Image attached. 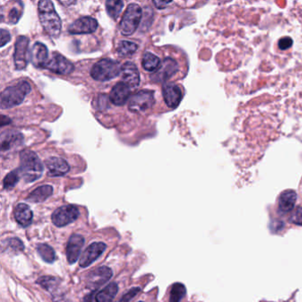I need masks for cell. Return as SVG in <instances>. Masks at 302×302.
I'll list each match as a JSON object with an SVG mask.
<instances>
[{"instance_id":"38","label":"cell","mask_w":302,"mask_h":302,"mask_svg":"<svg viewBox=\"0 0 302 302\" xmlns=\"http://www.w3.org/2000/svg\"><path fill=\"white\" fill-rule=\"evenodd\" d=\"M171 2H163V1H154V4L159 9H162V8H165L166 6H168Z\"/></svg>"},{"instance_id":"10","label":"cell","mask_w":302,"mask_h":302,"mask_svg":"<svg viewBox=\"0 0 302 302\" xmlns=\"http://www.w3.org/2000/svg\"><path fill=\"white\" fill-rule=\"evenodd\" d=\"M112 271L106 266L97 268L94 271H91L86 278L87 287L92 290L99 288L105 285L110 278H112Z\"/></svg>"},{"instance_id":"3","label":"cell","mask_w":302,"mask_h":302,"mask_svg":"<svg viewBox=\"0 0 302 302\" xmlns=\"http://www.w3.org/2000/svg\"><path fill=\"white\" fill-rule=\"evenodd\" d=\"M30 91L31 86L27 81L19 82L15 85L7 87L1 94V108H11L20 105Z\"/></svg>"},{"instance_id":"6","label":"cell","mask_w":302,"mask_h":302,"mask_svg":"<svg viewBox=\"0 0 302 302\" xmlns=\"http://www.w3.org/2000/svg\"><path fill=\"white\" fill-rule=\"evenodd\" d=\"M155 92L149 90H143L131 96L129 101V109L131 112H145L155 105Z\"/></svg>"},{"instance_id":"9","label":"cell","mask_w":302,"mask_h":302,"mask_svg":"<svg viewBox=\"0 0 302 302\" xmlns=\"http://www.w3.org/2000/svg\"><path fill=\"white\" fill-rule=\"evenodd\" d=\"M29 40L27 36H19L14 47V62L17 70H22L28 65V49Z\"/></svg>"},{"instance_id":"20","label":"cell","mask_w":302,"mask_h":302,"mask_svg":"<svg viewBox=\"0 0 302 302\" xmlns=\"http://www.w3.org/2000/svg\"><path fill=\"white\" fill-rule=\"evenodd\" d=\"M130 88L124 83H118L110 92L109 99L114 105H123L130 100Z\"/></svg>"},{"instance_id":"13","label":"cell","mask_w":302,"mask_h":302,"mask_svg":"<svg viewBox=\"0 0 302 302\" xmlns=\"http://www.w3.org/2000/svg\"><path fill=\"white\" fill-rule=\"evenodd\" d=\"M105 248H106V245L105 243L94 242L91 244L82 254L80 261H79L80 266L82 268L89 267L99 257L101 256V254L104 253Z\"/></svg>"},{"instance_id":"22","label":"cell","mask_w":302,"mask_h":302,"mask_svg":"<svg viewBox=\"0 0 302 302\" xmlns=\"http://www.w3.org/2000/svg\"><path fill=\"white\" fill-rule=\"evenodd\" d=\"M297 201V194L294 191H285L279 198L278 208L282 213H288L293 209Z\"/></svg>"},{"instance_id":"29","label":"cell","mask_w":302,"mask_h":302,"mask_svg":"<svg viewBox=\"0 0 302 302\" xmlns=\"http://www.w3.org/2000/svg\"><path fill=\"white\" fill-rule=\"evenodd\" d=\"M186 293V289L183 284L176 283L172 285L169 296V302H180Z\"/></svg>"},{"instance_id":"12","label":"cell","mask_w":302,"mask_h":302,"mask_svg":"<svg viewBox=\"0 0 302 302\" xmlns=\"http://www.w3.org/2000/svg\"><path fill=\"white\" fill-rule=\"evenodd\" d=\"M178 70L179 67L176 60H173L171 58H166L158 70L152 74L151 79L154 82L162 83L172 78Z\"/></svg>"},{"instance_id":"35","label":"cell","mask_w":302,"mask_h":302,"mask_svg":"<svg viewBox=\"0 0 302 302\" xmlns=\"http://www.w3.org/2000/svg\"><path fill=\"white\" fill-rule=\"evenodd\" d=\"M291 221L295 224L302 225V207H299L292 214Z\"/></svg>"},{"instance_id":"27","label":"cell","mask_w":302,"mask_h":302,"mask_svg":"<svg viewBox=\"0 0 302 302\" xmlns=\"http://www.w3.org/2000/svg\"><path fill=\"white\" fill-rule=\"evenodd\" d=\"M124 6L123 1L121 0H108L105 2V9L110 17L112 19H117L121 12L123 10Z\"/></svg>"},{"instance_id":"34","label":"cell","mask_w":302,"mask_h":302,"mask_svg":"<svg viewBox=\"0 0 302 302\" xmlns=\"http://www.w3.org/2000/svg\"><path fill=\"white\" fill-rule=\"evenodd\" d=\"M278 46H279V48L281 50H287L289 48H291L292 46V39L289 37V36L283 37V39H280Z\"/></svg>"},{"instance_id":"26","label":"cell","mask_w":302,"mask_h":302,"mask_svg":"<svg viewBox=\"0 0 302 302\" xmlns=\"http://www.w3.org/2000/svg\"><path fill=\"white\" fill-rule=\"evenodd\" d=\"M36 251L43 260L47 263H53L56 259L55 252H54L53 247L46 245V244H39L36 246Z\"/></svg>"},{"instance_id":"40","label":"cell","mask_w":302,"mask_h":302,"mask_svg":"<svg viewBox=\"0 0 302 302\" xmlns=\"http://www.w3.org/2000/svg\"><path fill=\"white\" fill-rule=\"evenodd\" d=\"M138 302H143V301H138Z\"/></svg>"},{"instance_id":"30","label":"cell","mask_w":302,"mask_h":302,"mask_svg":"<svg viewBox=\"0 0 302 302\" xmlns=\"http://www.w3.org/2000/svg\"><path fill=\"white\" fill-rule=\"evenodd\" d=\"M22 137L21 134H8V135H2L1 138V149L2 151H7L9 150L13 144H15L16 142H20Z\"/></svg>"},{"instance_id":"23","label":"cell","mask_w":302,"mask_h":302,"mask_svg":"<svg viewBox=\"0 0 302 302\" xmlns=\"http://www.w3.org/2000/svg\"><path fill=\"white\" fill-rule=\"evenodd\" d=\"M53 189L51 185H43L39 186L33 191L26 199L32 203H41L46 201L53 194Z\"/></svg>"},{"instance_id":"25","label":"cell","mask_w":302,"mask_h":302,"mask_svg":"<svg viewBox=\"0 0 302 302\" xmlns=\"http://www.w3.org/2000/svg\"><path fill=\"white\" fill-rule=\"evenodd\" d=\"M161 60L154 53H145L142 60V66L144 70L156 72L161 67Z\"/></svg>"},{"instance_id":"5","label":"cell","mask_w":302,"mask_h":302,"mask_svg":"<svg viewBox=\"0 0 302 302\" xmlns=\"http://www.w3.org/2000/svg\"><path fill=\"white\" fill-rule=\"evenodd\" d=\"M142 18V9L137 4H130L127 7L120 23V29L124 35H131L137 30Z\"/></svg>"},{"instance_id":"31","label":"cell","mask_w":302,"mask_h":302,"mask_svg":"<svg viewBox=\"0 0 302 302\" xmlns=\"http://www.w3.org/2000/svg\"><path fill=\"white\" fill-rule=\"evenodd\" d=\"M21 176V173H20L19 169L8 173L3 180L4 188L6 190H11L12 188H14L17 184L18 182L20 181Z\"/></svg>"},{"instance_id":"17","label":"cell","mask_w":302,"mask_h":302,"mask_svg":"<svg viewBox=\"0 0 302 302\" xmlns=\"http://www.w3.org/2000/svg\"><path fill=\"white\" fill-rule=\"evenodd\" d=\"M85 244V238L79 234H73L68 239L67 245V259L68 263L74 264L78 261Z\"/></svg>"},{"instance_id":"32","label":"cell","mask_w":302,"mask_h":302,"mask_svg":"<svg viewBox=\"0 0 302 302\" xmlns=\"http://www.w3.org/2000/svg\"><path fill=\"white\" fill-rule=\"evenodd\" d=\"M137 46L133 42L122 41L118 46V54L121 56H130L137 52Z\"/></svg>"},{"instance_id":"16","label":"cell","mask_w":302,"mask_h":302,"mask_svg":"<svg viewBox=\"0 0 302 302\" xmlns=\"http://www.w3.org/2000/svg\"><path fill=\"white\" fill-rule=\"evenodd\" d=\"M121 77L123 83L128 85L130 89L136 88L140 83V76L137 66L132 62H126L122 66Z\"/></svg>"},{"instance_id":"36","label":"cell","mask_w":302,"mask_h":302,"mask_svg":"<svg viewBox=\"0 0 302 302\" xmlns=\"http://www.w3.org/2000/svg\"><path fill=\"white\" fill-rule=\"evenodd\" d=\"M21 18V13L16 9V8H13L9 14V21L11 23H16Z\"/></svg>"},{"instance_id":"24","label":"cell","mask_w":302,"mask_h":302,"mask_svg":"<svg viewBox=\"0 0 302 302\" xmlns=\"http://www.w3.org/2000/svg\"><path fill=\"white\" fill-rule=\"evenodd\" d=\"M117 292H118V285L116 283H111L97 293L95 297L96 301L112 302Z\"/></svg>"},{"instance_id":"11","label":"cell","mask_w":302,"mask_h":302,"mask_svg":"<svg viewBox=\"0 0 302 302\" xmlns=\"http://www.w3.org/2000/svg\"><path fill=\"white\" fill-rule=\"evenodd\" d=\"M46 68L58 74H69L74 71V64L59 53H53Z\"/></svg>"},{"instance_id":"21","label":"cell","mask_w":302,"mask_h":302,"mask_svg":"<svg viewBox=\"0 0 302 302\" xmlns=\"http://www.w3.org/2000/svg\"><path fill=\"white\" fill-rule=\"evenodd\" d=\"M14 219L22 227H28L33 220V213L27 204H18L14 208Z\"/></svg>"},{"instance_id":"8","label":"cell","mask_w":302,"mask_h":302,"mask_svg":"<svg viewBox=\"0 0 302 302\" xmlns=\"http://www.w3.org/2000/svg\"><path fill=\"white\" fill-rule=\"evenodd\" d=\"M36 283L46 289L48 292H51V295L53 297L54 302H67L64 291L62 290L61 282L59 278L46 276V277L39 278Z\"/></svg>"},{"instance_id":"18","label":"cell","mask_w":302,"mask_h":302,"mask_svg":"<svg viewBox=\"0 0 302 302\" xmlns=\"http://www.w3.org/2000/svg\"><path fill=\"white\" fill-rule=\"evenodd\" d=\"M45 163L47 169V175L52 177L64 176L70 169L68 163L60 157H51L47 159Z\"/></svg>"},{"instance_id":"7","label":"cell","mask_w":302,"mask_h":302,"mask_svg":"<svg viewBox=\"0 0 302 302\" xmlns=\"http://www.w3.org/2000/svg\"><path fill=\"white\" fill-rule=\"evenodd\" d=\"M80 215V211L77 206L66 205L59 207L52 214V221L57 227H64L76 221Z\"/></svg>"},{"instance_id":"33","label":"cell","mask_w":302,"mask_h":302,"mask_svg":"<svg viewBox=\"0 0 302 302\" xmlns=\"http://www.w3.org/2000/svg\"><path fill=\"white\" fill-rule=\"evenodd\" d=\"M139 292H140L139 287H133V288L130 289L129 292L124 293L122 299H120L118 302H130V299H133L134 297L137 295Z\"/></svg>"},{"instance_id":"1","label":"cell","mask_w":302,"mask_h":302,"mask_svg":"<svg viewBox=\"0 0 302 302\" xmlns=\"http://www.w3.org/2000/svg\"><path fill=\"white\" fill-rule=\"evenodd\" d=\"M39 16L46 33L52 37H58L61 31V21L52 1L42 0L39 2Z\"/></svg>"},{"instance_id":"39","label":"cell","mask_w":302,"mask_h":302,"mask_svg":"<svg viewBox=\"0 0 302 302\" xmlns=\"http://www.w3.org/2000/svg\"><path fill=\"white\" fill-rule=\"evenodd\" d=\"M92 295L88 296V297H85V302H92Z\"/></svg>"},{"instance_id":"28","label":"cell","mask_w":302,"mask_h":302,"mask_svg":"<svg viewBox=\"0 0 302 302\" xmlns=\"http://www.w3.org/2000/svg\"><path fill=\"white\" fill-rule=\"evenodd\" d=\"M2 246H3V248H6V250L9 253H13L14 254L21 253L24 249L23 243L21 242V240L17 238L6 239L5 241H3Z\"/></svg>"},{"instance_id":"14","label":"cell","mask_w":302,"mask_h":302,"mask_svg":"<svg viewBox=\"0 0 302 302\" xmlns=\"http://www.w3.org/2000/svg\"><path fill=\"white\" fill-rule=\"evenodd\" d=\"M98 21L94 18L82 17L74 21L68 27V32L70 34H91L96 31L98 28Z\"/></svg>"},{"instance_id":"4","label":"cell","mask_w":302,"mask_h":302,"mask_svg":"<svg viewBox=\"0 0 302 302\" xmlns=\"http://www.w3.org/2000/svg\"><path fill=\"white\" fill-rule=\"evenodd\" d=\"M121 71L122 67L118 61L103 59L92 67L91 76L97 81H109L121 74Z\"/></svg>"},{"instance_id":"19","label":"cell","mask_w":302,"mask_h":302,"mask_svg":"<svg viewBox=\"0 0 302 302\" xmlns=\"http://www.w3.org/2000/svg\"><path fill=\"white\" fill-rule=\"evenodd\" d=\"M30 61L35 67H46L48 60V49L42 43H35L29 53Z\"/></svg>"},{"instance_id":"37","label":"cell","mask_w":302,"mask_h":302,"mask_svg":"<svg viewBox=\"0 0 302 302\" xmlns=\"http://www.w3.org/2000/svg\"><path fill=\"white\" fill-rule=\"evenodd\" d=\"M11 41V35L9 32L2 28L1 29V47L7 45V43H9Z\"/></svg>"},{"instance_id":"2","label":"cell","mask_w":302,"mask_h":302,"mask_svg":"<svg viewBox=\"0 0 302 302\" xmlns=\"http://www.w3.org/2000/svg\"><path fill=\"white\" fill-rule=\"evenodd\" d=\"M20 173L26 183H32L43 175V164L34 152L24 150L20 156Z\"/></svg>"},{"instance_id":"15","label":"cell","mask_w":302,"mask_h":302,"mask_svg":"<svg viewBox=\"0 0 302 302\" xmlns=\"http://www.w3.org/2000/svg\"><path fill=\"white\" fill-rule=\"evenodd\" d=\"M162 95L169 107L176 108L183 99V92L179 86L175 84H166L162 86Z\"/></svg>"}]
</instances>
